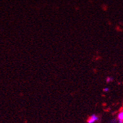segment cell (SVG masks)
Here are the masks:
<instances>
[{"instance_id": "obj_1", "label": "cell", "mask_w": 123, "mask_h": 123, "mask_svg": "<svg viewBox=\"0 0 123 123\" xmlns=\"http://www.w3.org/2000/svg\"><path fill=\"white\" fill-rule=\"evenodd\" d=\"M100 120V118L98 115L93 114L88 117L87 119V123H97Z\"/></svg>"}, {"instance_id": "obj_2", "label": "cell", "mask_w": 123, "mask_h": 123, "mask_svg": "<svg viewBox=\"0 0 123 123\" xmlns=\"http://www.w3.org/2000/svg\"><path fill=\"white\" fill-rule=\"evenodd\" d=\"M117 118L121 121H123V110H120L117 114Z\"/></svg>"}, {"instance_id": "obj_3", "label": "cell", "mask_w": 123, "mask_h": 123, "mask_svg": "<svg viewBox=\"0 0 123 123\" xmlns=\"http://www.w3.org/2000/svg\"><path fill=\"white\" fill-rule=\"evenodd\" d=\"M110 123H123V121H121L119 119H117V117H115L110 121Z\"/></svg>"}, {"instance_id": "obj_4", "label": "cell", "mask_w": 123, "mask_h": 123, "mask_svg": "<svg viewBox=\"0 0 123 123\" xmlns=\"http://www.w3.org/2000/svg\"><path fill=\"white\" fill-rule=\"evenodd\" d=\"M113 80H114V78L112 77H111V76H108L105 78V81H106L107 83H110L112 82Z\"/></svg>"}, {"instance_id": "obj_5", "label": "cell", "mask_w": 123, "mask_h": 123, "mask_svg": "<svg viewBox=\"0 0 123 123\" xmlns=\"http://www.w3.org/2000/svg\"><path fill=\"white\" fill-rule=\"evenodd\" d=\"M109 91H110V88H109L108 87H105V88H103V92L104 93H108V92H109Z\"/></svg>"}, {"instance_id": "obj_6", "label": "cell", "mask_w": 123, "mask_h": 123, "mask_svg": "<svg viewBox=\"0 0 123 123\" xmlns=\"http://www.w3.org/2000/svg\"><path fill=\"white\" fill-rule=\"evenodd\" d=\"M122 110H123V108H122Z\"/></svg>"}]
</instances>
